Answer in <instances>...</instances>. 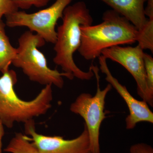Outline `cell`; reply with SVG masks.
Returning a JSON list of instances; mask_svg holds the SVG:
<instances>
[{"instance_id": "1", "label": "cell", "mask_w": 153, "mask_h": 153, "mask_svg": "<svg viewBox=\"0 0 153 153\" xmlns=\"http://www.w3.org/2000/svg\"><path fill=\"white\" fill-rule=\"evenodd\" d=\"M62 19V24L57 27L53 62L61 67L63 72L81 80H90L94 76L90 67L88 71H82L76 66L73 58L81 44V26L93 23L90 11L84 1L77 2L66 7Z\"/></svg>"}, {"instance_id": "2", "label": "cell", "mask_w": 153, "mask_h": 153, "mask_svg": "<svg viewBox=\"0 0 153 153\" xmlns=\"http://www.w3.org/2000/svg\"><path fill=\"white\" fill-rule=\"evenodd\" d=\"M102 22L95 25L81 26V42L78 51L86 60L101 55L105 49L114 46L132 44L138 30L128 20L113 10L105 12Z\"/></svg>"}, {"instance_id": "3", "label": "cell", "mask_w": 153, "mask_h": 153, "mask_svg": "<svg viewBox=\"0 0 153 153\" xmlns=\"http://www.w3.org/2000/svg\"><path fill=\"white\" fill-rule=\"evenodd\" d=\"M18 82L16 71L9 69L0 77V119L4 126L12 128L15 123H25L45 114L52 106V85H45L34 99L19 98L14 86Z\"/></svg>"}, {"instance_id": "4", "label": "cell", "mask_w": 153, "mask_h": 153, "mask_svg": "<svg viewBox=\"0 0 153 153\" xmlns=\"http://www.w3.org/2000/svg\"><path fill=\"white\" fill-rule=\"evenodd\" d=\"M16 57L12 64L20 68L30 80L43 85H54L62 88L65 77L69 79L74 76L66 72L52 69L47 65L44 54L38 48L43 47L45 41L37 34L26 31L19 38Z\"/></svg>"}, {"instance_id": "5", "label": "cell", "mask_w": 153, "mask_h": 153, "mask_svg": "<svg viewBox=\"0 0 153 153\" xmlns=\"http://www.w3.org/2000/svg\"><path fill=\"white\" fill-rule=\"evenodd\" d=\"M90 67L93 71L97 81V91L95 95L83 93L79 94L71 103L70 110L79 115L85 121L88 136L91 153H100V129L102 121L106 118L105 111V100L108 93L112 88L108 83L104 89L100 85L99 68L91 64Z\"/></svg>"}, {"instance_id": "6", "label": "cell", "mask_w": 153, "mask_h": 153, "mask_svg": "<svg viewBox=\"0 0 153 153\" xmlns=\"http://www.w3.org/2000/svg\"><path fill=\"white\" fill-rule=\"evenodd\" d=\"M72 1L56 0L49 7L32 13L17 11L6 16V25L11 28L27 27L30 32H36L46 42L55 44L57 21L62 19L64 10Z\"/></svg>"}, {"instance_id": "7", "label": "cell", "mask_w": 153, "mask_h": 153, "mask_svg": "<svg viewBox=\"0 0 153 153\" xmlns=\"http://www.w3.org/2000/svg\"><path fill=\"white\" fill-rule=\"evenodd\" d=\"M144 54L143 50L137 45L134 47L114 46L105 49L101 55L124 67L136 82L138 94L143 100L153 107V94L147 85Z\"/></svg>"}, {"instance_id": "8", "label": "cell", "mask_w": 153, "mask_h": 153, "mask_svg": "<svg viewBox=\"0 0 153 153\" xmlns=\"http://www.w3.org/2000/svg\"><path fill=\"white\" fill-rule=\"evenodd\" d=\"M25 131L29 139L40 153H91L85 126L79 136L71 140L64 139L59 136H49L38 134L34 120L25 123Z\"/></svg>"}, {"instance_id": "9", "label": "cell", "mask_w": 153, "mask_h": 153, "mask_svg": "<svg viewBox=\"0 0 153 153\" xmlns=\"http://www.w3.org/2000/svg\"><path fill=\"white\" fill-rule=\"evenodd\" d=\"M100 69L105 74V80L114 88L127 105L129 114L126 119V128L133 129L137 124L142 122L153 123V113L150 109L149 105L143 100L140 101L133 96L126 86L122 85L110 71L107 59L102 55L98 57Z\"/></svg>"}, {"instance_id": "10", "label": "cell", "mask_w": 153, "mask_h": 153, "mask_svg": "<svg viewBox=\"0 0 153 153\" xmlns=\"http://www.w3.org/2000/svg\"><path fill=\"white\" fill-rule=\"evenodd\" d=\"M112 10L124 17L138 31L142 29L148 19L145 14V3L147 0H100Z\"/></svg>"}, {"instance_id": "11", "label": "cell", "mask_w": 153, "mask_h": 153, "mask_svg": "<svg viewBox=\"0 0 153 153\" xmlns=\"http://www.w3.org/2000/svg\"><path fill=\"white\" fill-rule=\"evenodd\" d=\"M5 24L0 22V71L4 73L9 70V67L16 57L17 48L12 45L6 35Z\"/></svg>"}, {"instance_id": "12", "label": "cell", "mask_w": 153, "mask_h": 153, "mask_svg": "<svg viewBox=\"0 0 153 153\" xmlns=\"http://www.w3.org/2000/svg\"><path fill=\"white\" fill-rule=\"evenodd\" d=\"M4 151L10 153H40L38 149L22 133H17Z\"/></svg>"}, {"instance_id": "13", "label": "cell", "mask_w": 153, "mask_h": 153, "mask_svg": "<svg viewBox=\"0 0 153 153\" xmlns=\"http://www.w3.org/2000/svg\"><path fill=\"white\" fill-rule=\"evenodd\" d=\"M136 42L143 50L149 49L153 52V18L148 19L146 24L138 31Z\"/></svg>"}, {"instance_id": "14", "label": "cell", "mask_w": 153, "mask_h": 153, "mask_svg": "<svg viewBox=\"0 0 153 153\" xmlns=\"http://www.w3.org/2000/svg\"><path fill=\"white\" fill-rule=\"evenodd\" d=\"M144 62L147 85L150 93L153 94V58L152 55L144 52Z\"/></svg>"}, {"instance_id": "15", "label": "cell", "mask_w": 153, "mask_h": 153, "mask_svg": "<svg viewBox=\"0 0 153 153\" xmlns=\"http://www.w3.org/2000/svg\"><path fill=\"white\" fill-rule=\"evenodd\" d=\"M50 0H13L18 8L28 10L33 6L42 7L48 4Z\"/></svg>"}, {"instance_id": "16", "label": "cell", "mask_w": 153, "mask_h": 153, "mask_svg": "<svg viewBox=\"0 0 153 153\" xmlns=\"http://www.w3.org/2000/svg\"><path fill=\"white\" fill-rule=\"evenodd\" d=\"M13 0H0V22L4 16H7L19 11Z\"/></svg>"}, {"instance_id": "17", "label": "cell", "mask_w": 153, "mask_h": 153, "mask_svg": "<svg viewBox=\"0 0 153 153\" xmlns=\"http://www.w3.org/2000/svg\"><path fill=\"white\" fill-rule=\"evenodd\" d=\"M130 153H153V149L151 146L147 144L138 143L131 146Z\"/></svg>"}, {"instance_id": "18", "label": "cell", "mask_w": 153, "mask_h": 153, "mask_svg": "<svg viewBox=\"0 0 153 153\" xmlns=\"http://www.w3.org/2000/svg\"><path fill=\"white\" fill-rule=\"evenodd\" d=\"M146 7L145 8V14L146 16L149 17L148 19L153 18V0L147 1Z\"/></svg>"}, {"instance_id": "19", "label": "cell", "mask_w": 153, "mask_h": 153, "mask_svg": "<svg viewBox=\"0 0 153 153\" xmlns=\"http://www.w3.org/2000/svg\"><path fill=\"white\" fill-rule=\"evenodd\" d=\"M4 125L2 121L0 119V153H2V139L4 135L5 131L4 129Z\"/></svg>"}]
</instances>
